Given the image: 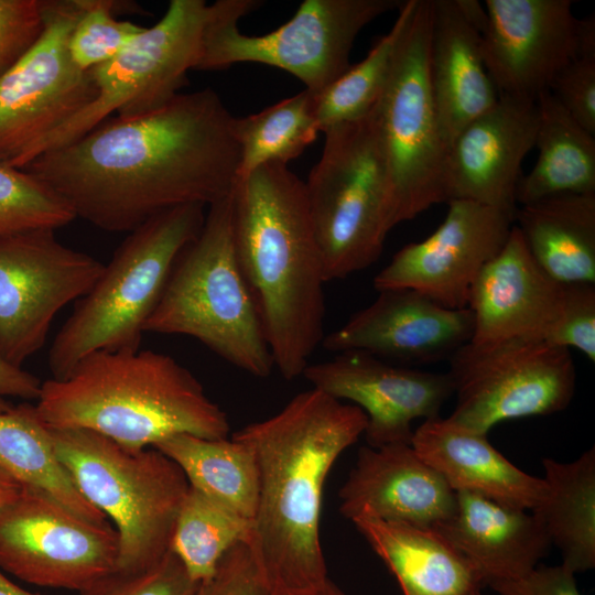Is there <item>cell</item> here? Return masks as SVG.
Listing matches in <instances>:
<instances>
[{
	"label": "cell",
	"instance_id": "6da1fadb",
	"mask_svg": "<svg viewBox=\"0 0 595 595\" xmlns=\"http://www.w3.org/2000/svg\"><path fill=\"white\" fill-rule=\"evenodd\" d=\"M235 117L212 88L180 93L136 116L111 117L23 170L97 228L130 232L186 204L230 194L240 150Z\"/></svg>",
	"mask_w": 595,
	"mask_h": 595
},
{
	"label": "cell",
	"instance_id": "7a4b0ae2",
	"mask_svg": "<svg viewBox=\"0 0 595 595\" xmlns=\"http://www.w3.org/2000/svg\"><path fill=\"white\" fill-rule=\"evenodd\" d=\"M367 426L365 412L315 388L231 437L251 447L259 499L248 547L271 592H304L327 580L320 519L327 475Z\"/></svg>",
	"mask_w": 595,
	"mask_h": 595
},
{
	"label": "cell",
	"instance_id": "3957f363",
	"mask_svg": "<svg viewBox=\"0 0 595 595\" xmlns=\"http://www.w3.org/2000/svg\"><path fill=\"white\" fill-rule=\"evenodd\" d=\"M232 232L274 367L293 380L325 336L324 262L304 181L281 163L238 178Z\"/></svg>",
	"mask_w": 595,
	"mask_h": 595
},
{
	"label": "cell",
	"instance_id": "277c9868",
	"mask_svg": "<svg viewBox=\"0 0 595 595\" xmlns=\"http://www.w3.org/2000/svg\"><path fill=\"white\" fill-rule=\"evenodd\" d=\"M35 404L54 429H85L133 450L176 435L228 437L227 413L173 357L138 349L98 350L63 379L42 382Z\"/></svg>",
	"mask_w": 595,
	"mask_h": 595
},
{
	"label": "cell",
	"instance_id": "5b68a950",
	"mask_svg": "<svg viewBox=\"0 0 595 595\" xmlns=\"http://www.w3.org/2000/svg\"><path fill=\"white\" fill-rule=\"evenodd\" d=\"M232 192L207 206L203 226L177 256L144 332L193 337L232 366L266 378L274 364L236 255Z\"/></svg>",
	"mask_w": 595,
	"mask_h": 595
},
{
	"label": "cell",
	"instance_id": "8992f818",
	"mask_svg": "<svg viewBox=\"0 0 595 595\" xmlns=\"http://www.w3.org/2000/svg\"><path fill=\"white\" fill-rule=\"evenodd\" d=\"M205 207L181 205L128 232L54 337L47 357L52 378L67 377L94 351L139 348L177 256L203 226Z\"/></svg>",
	"mask_w": 595,
	"mask_h": 595
},
{
	"label": "cell",
	"instance_id": "52a82bcc",
	"mask_svg": "<svg viewBox=\"0 0 595 595\" xmlns=\"http://www.w3.org/2000/svg\"><path fill=\"white\" fill-rule=\"evenodd\" d=\"M47 428L82 495L115 523L117 570L162 559L190 488L181 467L153 446L133 450L94 431Z\"/></svg>",
	"mask_w": 595,
	"mask_h": 595
},
{
	"label": "cell",
	"instance_id": "ba28073f",
	"mask_svg": "<svg viewBox=\"0 0 595 595\" xmlns=\"http://www.w3.org/2000/svg\"><path fill=\"white\" fill-rule=\"evenodd\" d=\"M317 163L304 181L326 282L371 266L390 231L389 182L372 109L323 132Z\"/></svg>",
	"mask_w": 595,
	"mask_h": 595
},
{
	"label": "cell",
	"instance_id": "9c48e42d",
	"mask_svg": "<svg viewBox=\"0 0 595 595\" xmlns=\"http://www.w3.org/2000/svg\"><path fill=\"white\" fill-rule=\"evenodd\" d=\"M431 0H413L374 106L389 182L388 228L447 203L444 142L429 77Z\"/></svg>",
	"mask_w": 595,
	"mask_h": 595
},
{
	"label": "cell",
	"instance_id": "30bf717a",
	"mask_svg": "<svg viewBox=\"0 0 595 595\" xmlns=\"http://www.w3.org/2000/svg\"><path fill=\"white\" fill-rule=\"evenodd\" d=\"M400 0H305L280 28L244 34L238 21L261 4L256 0H218L208 4L196 69H220L238 63L281 68L318 93L349 64L360 31L378 17L398 10Z\"/></svg>",
	"mask_w": 595,
	"mask_h": 595
},
{
	"label": "cell",
	"instance_id": "8fae6325",
	"mask_svg": "<svg viewBox=\"0 0 595 595\" xmlns=\"http://www.w3.org/2000/svg\"><path fill=\"white\" fill-rule=\"evenodd\" d=\"M207 17L204 0L170 1L153 26L144 28L115 57L89 71L94 99L46 136L32 151L29 164L111 117L154 110L180 94L187 72L196 69Z\"/></svg>",
	"mask_w": 595,
	"mask_h": 595
},
{
	"label": "cell",
	"instance_id": "7c38bea8",
	"mask_svg": "<svg viewBox=\"0 0 595 595\" xmlns=\"http://www.w3.org/2000/svg\"><path fill=\"white\" fill-rule=\"evenodd\" d=\"M456 403L448 419L487 434L499 422L563 411L576 372L570 349L540 339L468 342L450 358Z\"/></svg>",
	"mask_w": 595,
	"mask_h": 595
},
{
	"label": "cell",
	"instance_id": "4fadbf2b",
	"mask_svg": "<svg viewBox=\"0 0 595 595\" xmlns=\"http://www.w3.org/2000/svg\"><path fill=\"white\" fill-rule=\"evenodd\" d=\"M85 0H42L34 43L0 75V163L23 170L34 148L95 97L89 72L72 61L68 42Z\"/></svg>",
	"mask_w": 595,
	"mask_h": 595
},
{
	"label": "cell",
	"instance_id": "5bb4252c",
	"mask_svg": "<svg viewBox=\"0 0 595 595\" xmlns=\"http://www.w3.org/2000/svg\"><path fill=\"white\" fill-rule=\"evenodd\" d=\"M118 537L52 497L22 487L0 507V567L37 586L83 592L117 570Z\"/></svg>",
	"mask_w": 595,
	"mask_h": 595
},
{
	"label": "cell",
	"instance_id": "9a60e30c",
	"mask_svg": "<svg viewBox=\"0 0 595 595\" xmlns=\"http://www.w3.org/2000/svg\"><path fill=\"white\" fill-rule=\"evenodd\" d=\"M98 259L63 245L54 229L0 232V350L23 363L45 344L56 314L86 295Z\"/></svg>",
	"mask_w": 595,
	"mask_h": 595
},
{
	"label": "cell",
	"instance_id": "2e32d148",
	"mask_svg": "<svg viewBox=\"0 0 595 595\" xmlns=\"http://www.w3.org/2000/svg\"><path fill=\"white\" fill-rule=\"evenodd\" d=\"M447 205L435 231L401 248L375 277L377 291L410 289L444 307L467 309L473 283L504 247L516 215L467 199Z\"/></svg>",
	"mask_w": 595,
	"mask_h": 595
},
{
	"label": "cell",
	"instance_id": "e0dca14e",
	"mask_svg": "<svg viewBox=\"0 0 595 595\" xmlns=\"http://www.w3.org/2000/svg\"><path fill=\"white\" fill-rule=\"evenodd\" d=\"M482 52L499 96L537 100L580 50L571 0H486Z\"/></svg>",
	"mask_w": 595,
	"mask_h": 595
},
{
	"label": "cell",
	"instance_id": "ac0fdd59",
	"mask_svg": "<svg viewBox=\"0 0 595 595\" xmlns=\"http://www.w3.org/2000/svg\"><path fill=\"white\" fill-rule=\"evenodd\" d=\"M302 376L313 388L360 408L367 416V444L375 448L411 444L412 421L440 416L454 392L447 372L396 365L356 350L309 364Z\"/></svg>",
	"mask_w": 595,
	"mask_h": 595
},
{
	"label": "cell",
	"instance_id": "d6986e66",
	"mask_svg": "<svg viewBox=\"0 0 595 595\" xmlns=\"http://www.w3.org/2000/svg\"><path fill=\"white\" fill-rule=\"evenodd\" d=\"M378 292L372 303L325 335L322 346L336 354L364 351L410 367L448 359L472 339L474 320L468 309L444 307L410 289Z\"/></svg>",
	"mask_w": 595,
	"mask_h": 595
},
{
	"label": "cell",
	"instance_id": "ffe728a7",
	"mask_svg": "<svg viewBox=\"0 0 595 595\" xmlns=\"http://www.w3.org/2000/svg\"><path fill=\"white\" fill-rule=\"evenodd\" d=\"M537 129V100L499 96L448 148L447 202L467 199L516 215L521 165Z\"/></svg>",
	"mask_w": 595,
	"mask_h": 595
},
{
	"label": "cell",
	"instance_id": "44dd1931",
	"mask_svg": "<svg viewBox=\"0 0 595 595\" xmlns=\"http://www.w3.org/2000/svg\"><path fill=\"white\" fill-rule=\"evenodd\" d=\"M564 285L537 264L513 224L501 250L472 285L467 303L474 320L470 342H547L562 311Z\"/></svg>",
	"mask_w": 595,
	"mask_h": 595
},
{
	"label": "cell",
	"instance_id": "7402d4cb",
	"mask_svg": "<svg viewBox=\"0 0 595 595\" xmlns=\"http://www.w3.org/2000/svg\"><path fill=\"white\" fill-rule=\"evenodd\" d=\"M339 512L435 528L454 511L456 493L411 444L363 446L339 490Z\"/></svg>",
	"mask_w": 595,
	"mask_h": 595
},
{
	"label": "cell",
	"instance_id": "603a6c76",
	"mask_svg": "<svg viewBox=\"0 0 595 595\" xmlns=\"http://www.w3.org/2000/svg\"><path fill=\"white\" fill-rule=\"evenodd\" d=\"M483 32L484 28L466 13L462 0H431L429 77L447 149L499 98L485 66Z\"/></svg>",
	"mask_w": 595,
	"mask_h": 595
},
{
	"label": "cell",
	"instance_id": "cb8c5ba5",
	"mask_svg": "<svg viewBox=\"0 0 595 595\" xmlns=\"http://www.w3.org/2000/svg\"><path fill=\"white\" fill-rule=\"evenodd\" d=\"M411 445L455 493H470L530 511L547 494L543 478L509 462L489 443L487 434L466 430L448 418L423 421L413 431Z\"/></svg>",
	"mask_w": 595,
	"mask_h": 595
},
{
	"label": "cell",
	"instance_id": "d4e9b609",
	"mask_svg": "<svg viewBox=\"0 0 595 595\" xmlns=\"http://www.w3.org/2000/svg\"><path fill=\"white\" fill-rule=\"evenodd\" d=\"M476 569L484 584L521 577L552 545L532 512L457 491L453 513L434 528Z\"/></svg>",
	"mask_w": 595,
	"mask_h": 595
},
{
	"label": "cell",
	"instance_id": "484cf974",
	"mask_svg": "<svg viewBox=\"0 0 595 595\" xmlns=\"http://www.w3.org/2000/svg\"><path fill=\"white\" fill-rule=\"evenodd\" d=\"M351 522L398 581L403 595H479L469 561L434 528L361 515Z\"/></svg>",
	"mask_w": 595,
	"mask_h": 595
},
{
	"label": "cell",
	"instance_id": "4316f807",
	"mask_svg": "<svg viewBox=\"0 0 595 595\" xmlns=\"http://www.w3.org/2000/svg\"><path fill=\"white\" fill-rule=\"evenodd\" d=\"M537 264L563 284H595V194H560L517 208Z\"/></svg>",
	"mask_w": 595,
	"mask_h": 595
},
{
	"label": "cell",
	"instance_id": "83f0119b",
	"mask_svg": "<svg viewBox=\"0 0 595 595\" xmlns=\"http://www.w3.org/2000/svg\"><path fill=\"white\" fill-rule=\"evenodd\" d=\"M538 158L521 175L517 205L560 194H595V136L582 128L550 90L537 98Z\"/></svg>",
	"mask_w": 595,
	"mask_h": 595
},
{
	"label": "cell",
	"instance_id": "f1b7e54d",
	"mask_svg": "<svg viewBox=\"0 0 595 595\" xmlns=\"http://www.w3.org/2000/svg\"><path fill=\"white\" fill-rule=\"evenodd\" d=\"M542 466L547 494L531 512L562 564L574 574L588 571L595 566V448L569 463L544 457Z\"/></svg>",
	"mask_w": 595,
	"mask_h": 595
},
{
	"label": "cell",
	"instance_id": "f546056e",
	"mask_svg": "<svg viewBox=\"0 0 595 595\" xmlns=\"http://www.w3.org/2000/svg\"><path fill=\"white\" fill-rule=\"evenodd\" d=\"M0 472L85 519L107 521L77 488L55 453L47 425L31 403L23 402L0 413Z\"/></svg>",
	"mask_w": 595,
	"mask_h": 595
},
{
	"label": "cell",
	"instance_id": "4dcf8cb0",
	"mask_svg": "<svg viewBox=\"0 0 595 595\" xmlns=\"http://www.w3.org/2000/svg\"><path fill=\"white\" fill-rule=\"evenodd\" d=\"M153 447L181 467L190 486L252 522L259 499V470L249 445L234 437L209 440L176 434Z\"/></svg>",
	"mask_w": 595,
	"mask_h": 595
},
{
	"label": "cell",
	"instance_id": "1f68e13d",
	"mask_svg": "<svg viewBox=\"0 0 595 595\" xmlns=\"http://www.w3.org/2000/svg\"><path fill=\"white\" fill-rule=\"evenodd\" d=\"M315 93L309 89L234 120L240 150L238 178L268 163L286 164L317 138Z\"/></svg>",
	"mask_w": 595,
	"mask_h": 595
},
{
	"label": "cell",
	"instance_id": "d6a6232c",
	"mask_svg": "<svg viewBox=\"0 0 595 595\" xmlns=\"http://www.w3.org/2000/svg\"><path fill=\"white\" fill-rule=\"evenodd\" d=\"M251 521L227 510L190 486L174 524L170 550L201 583L213 575L224 554L248 543Z\"/></svg>",
	"mask_w": 595,
	"mask_h": 595
},
{
	"label": "cell",
	"instance_id": "836d02e7",
	"mask_svg": "<svg viewBox=\"0 0 595 595\" xmlns=\"http://www.w3.org/2000/svg\"><path fill=\"white\" fill-rule=\"evenodd\" d=\"M413 0H405L390 29L368 55L315 93V117L323 133L335 126L366 116L379 99L388 79L397 42L411 10Z\"/></svg>",
	"mask_w": 595,
	"mask_h": 595
},
{
	"label": "cell",
	"instance_id": "e575fe53",
	"mask_svg": "<svg viewBox=\"0 0 595 595\" xmlns=\"http://www.w3.org/2000/svg\"><path fill=\"white\" fill-rule=\"evenodd\" d=\"M66 202L25 170L0 163V232L56 230L75 219Z\"/></svg>",
	"mask_w": 595,
	"mask_h": 595
},
{
	"label": "cell",
	"instance_id": "d590c367",
	"mask_svg": "<svg viewBox=\"0 0 595 595\" xmlns=\"http://www.w3.org/2000/svg\"><path fill=\"white\" fill-rule=\"evenodd\" d=\"M134 4L112 0H85V8L75 23L68 51L73 63L82 71L90 69L115 57L143 26L116 14Z\"/></svg>",
	"mask_w": 595,
	"mask_h": 595
},
{
	"label": "cell",
	"instance_id": "8d00e7d4",
	"mask_svg": "<svg viewBox=\"0 0 595 595\" xmlns=\"http://www.w3.org/2000/svg\"><path fill=\"white\" fill-rule=\"evenodd\" d=\"M194 581L170 550L158 562L134 571L115 570L80 595H198Z\"/></svg>",
	"mask_w": 595,
	"mask_h": 595
},
{
	"label": "cell",
	"instance_id": "74e56055",
	"mask_svg": "<svg viewBox=\"0 0 595 595\" xmlns=\"http://www.w3.org/2000/svg\"><path fill=\"white\" fill-rule=\"evenodd\" d=\"M547 343L575 348L595 361V284H565L562 311Z\"/></svg>",
	"mask_w": 595,
	"mask_h": 595
},
{
	"label": "cell",
	"instance_id": "f35d334b",
	"mask_svg": "<svg viewBox=\"0 0 595 595\" xmlns=\"http://www.w3.org/2000/svg\"><path fill=\"white\" fill-rule=\"evenodd\" d=\"M550 91L582 128L595 136V54L575 57L559 73Z\"/></svg>",
	"mask_w": 595,
	"mask_h": 595
},
{
	"label": "cell",
	"instance_id": "ab89813d",
	"mask_svg": "<svg viewBox=\"0 0 595 595\" xmlns=\"http://www.w3.org/2000/svg\"><path fill=\"white\" fill-rule=\"evenodd\" d=\"M198 595H271L247 543L230 548L210 577L199 583Z\"/></svg>",
	"mask_w": 595,
	"mask_h": 595
},
{
	"label": "cell",
	"instance_id": "60d3db41",
	"mask_svg": "<svg viewBox=\"0 0 595 595\" xmlns=\"http://www.w3.org/2000/svg\"><path fill=\"white\" fill-rule=\"evenodd\" d=\"M42 0H0V75L37 39Z\"/></svg>",
	"mask_w": 595,
	"mask_h": 595
},
{
	"label": "cell",
	"instance_id": "b9f144b4",
	"mask_svg": "<svg viewBox=\"0 0 595 595\" xmlns=\"http://www.w3.org/2000/svg\"><path fill=\"white\" fill-rule=\"evenodd\" d=\"M574 575L562 563L537 565L521 577L495 581L488 586L499 595H582Z\"/></svg>",
	"mask_w": 595,
	"mask_h": 595
},
{
	"label": "cell",
	"instance_id": "7bdbcfd3",
	"mask_svg": "<svg viewBox=\"0 0 595 595\" xmlns=\"http://www.w3.org/2000/svg\"><path fill=\"white\" fill-rule=\"evenodd\" d=\"M42 381L33 374L9 361L0 350V413L13 404L9 398L37 400Z\"/></svg>",
	"mask_w": 595,
	"mask_h": 595
},
{
	"label": "cell",
	"instance_id": "ee69618b",
	"mask_svg": "<svg viewBox=\"0 0 595 595\" xmlns=\"http://www.w3.org/2000/svg\"><path fill=\"white\" fill-rule=\"evenodd\" d=\"M22 486L0 472V507L17 496Z\"/></svg>",
	"mask_w": 595,
	"mask_h": 595
},
{
	"label": "cell",
	"instance_id": "f6af8a7d",
	"mask_svg": "<svg viewBox=\"0 0 595 595\" xmlns=\"http://www.w3.org/2000/svg\"><path fill=\"white\" fill-rule=\"evenodd\" d=\"M271 595H345L329 578L317 588L304 592H284Z\"/></svg>",
	"mask_w": 595,
	"mask_h": 595
},
{
	"label": "cell",
	"instance_id": "bcb514c9",
	"mask_svg": "<svg viewBox=\"0 0 595 595\" xmlns=\"http://www.w3.org/2000/svg\"><path fill=\"white\" fill-rule=\"evenodd\" d=\"M0 595H40L23 589L9 580L0 567Z\"/></svg>",
	"mask_w": 595,
	"mask_h": 595
}]
</instances>
